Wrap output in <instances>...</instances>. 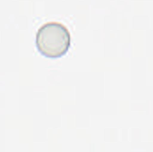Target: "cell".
<instances>
[{
	"mask_svg": "<svg viewBox=\"0 0 153 152\" xmlns=\"http://www.w3.org/2000/svg\"><path fill=\"white\" fill-rule=\"evenodd\" d=\"M71 36L66 27L59 22H48L41 26L36 34L39 52L49 58L64 56L69 49Z\"/></svg>",
	"mask_w": 153,
	"mask_h": 152,
	"instance_id": "6da1fadb",
	"label": "cell"
}]
</instances>
